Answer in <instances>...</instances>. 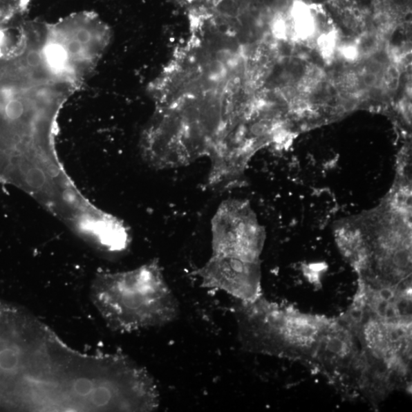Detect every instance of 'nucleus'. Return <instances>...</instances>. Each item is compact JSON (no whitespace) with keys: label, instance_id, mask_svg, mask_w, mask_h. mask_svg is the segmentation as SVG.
<instances>
[{"label":"nucleus","instance_id":"f257e3e1","mask_svg":"<svg viewBox=\"0 0 412 412\" xmlns=\"http://www.w3.org/2000/svg\"><path fill=\"white\" fill-rule=\"evenodd\" d=\"M91 299L107 326L120 333L165 326L180 315L178 300L158 260L129 271L97 274Z\"/></svg>","mask_w":412,"mask_h":412},{"label":"nucleus","instance_id":"f03ea898","mask_svg":"<svg viewBox=\"0 0 412 412\" xmlns=\"http://www.w3.org/2000/svg\"><path fill=\"white\" fill-rule=\"evenodd\" d=\"M237 306L234 316L243 348L268 355L307 356L315 360L333 320L303 314L262 297L238 301Z\"/></svg>","mask_w":412,"mask_h":412},{"label":"nucleus","instance_id":"7ed1b4c3","mask_svg":"<svg viewBox=\"0 0 412 412\" xmlns=\"http://www.w3.org/2000/svg\"><path fill=\"white\" fill-rule=\"evenodd\" d=\"M30 312L0 301V411H23L21 359Z\"/></svg>","mask_w":412,"mask_h":412},{"label":"nucleus","instance_id":"20e7f679","mask_svg":"<svg viewBox=\"0 0 412 412\" xmlns=\"http://www.w3.org/2000/svg\"><path fill=\"white\" fill-rule=\"evenodd\" d=\"M213 255L260 261L265 234L250 206L240 200L221 205L212 221Z\"/></svg>","mask_w":412,"mask_h":412},{"label":"nucleus","instance_id":"39448f33","mask_svg":"<svg viewBox=\"0 0 412 412\" xmlns=\"http://www.w3.org/2000/svg\"><path fill=\"white\" fill-rule=\"evenodd\" d=\"M197 275L205 288L223 291L238 301H253L262 297L260 261L212 254Z\"/></svg>","mask_w":412,"mask_h":412},{"label":"nucleus","instance_id":"423d86ee","mask_svg":"<svg viewBox=\"0 0 412 412\" xmlns=\"http://www.w3.org/2000/svg\"><path fill=\"white\" fill-rule=\"evenodd\" d=\"M294 35L301 41L308 40L315 35L316 27L312 15L303 9L294 12Z\"/></svg>","mask_w":412,"mask_h":412},{"label":"nucleus","instance_id":"0eeeda50","mask_svg":"<svg viewBox=\"0 0 412 412\" xmlns=\"http://www.w3.org/2000/svg\"><path fill=\"white\" fill-rule=\"evenodd\" d=\"M337 37L335 33L321 35L318 40V47L321 55L325 59L332 57L336 50Z\"/></svg>","mask_w":412,"mask_h":412},{"label":"nucleus","instance_id":"6e6552de","mask_svg":"<svg viewBox=\"0 0 412 412\" xmlns=\"http://www.w3.org/2000/svg\"><path fill=\"white\" fill-rule=\"evenodd\" d=\"M344 55L348 59L356 58L357 55V50L356 48L353 46L345 47L343 50Z\"/></svg>","mask_w":412,"mask_h":412},{"label":"nucleus","instance_id":"1a4fd4ad","mask_svg":"<svg viewBox=\"0 0 412 412\" xmlns=\"http://www.w3.org/2000/svg\"><path fill=\"white\" fill-rule=\"evenodd\" d=\"M6 71L3 68H0V83L3 82V81L6 78Z\"/></svg>","mask_w":412,"mask_h":412}]
</instances>
